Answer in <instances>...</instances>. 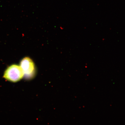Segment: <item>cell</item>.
Wrapping results in <instances>:
<instances>
[{"label":"cell","mask_w":125,"mask_h":125,"mask_svg":"<svg viewBox=\"0 0 125 125\" xmlns=\"http://www.w3.org/2000/svg\"><path fill=\"white\" fill-rule=\"evenodd\" d=\"M24 74L21 67L14 64L8 67L5 71L3 77L8 81L16 82L21 80Z\"/></svg>","instance_id":"1"},{"label":"cell","mask_w":125,"mask_h":125,"mask_svg":"<svg viewBox=\"0 0 125 125\" xmlns=\"http://www.w3.org/2000/svg\"><path fill=\"white\" fill-rule=\"evenodd\" d=\"M26 79H32L35 76V64L31 59L28 57L23 59L20 64Z\"/></svg>","instance_id":"2"}]
</instances>
